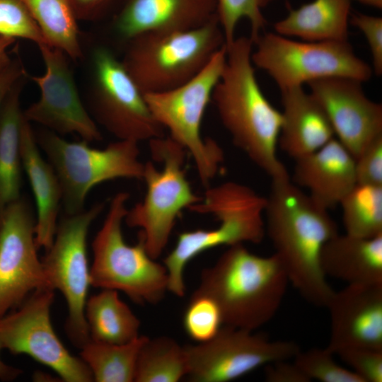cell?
Listing matches in <instances>:
<instances>
[{
    "mask_svg": "<svg viewBox=\"0 0 382 382\" xmlns=\"http://www.w3.org/2000/svg\"><path fill=\"white\" fill-rule=\"evenodd\" d=\"M16 39L8 36L0 35V70L5 67L11 60L10 48Z\"/></svg>",
    "mask_w": 382,
    "mask_h": 382,
    "instance_id": "41",
    "label": "cell"
},
{
    "mask_svg": "<svg viewBox=\"0 0 382 382\" xmlns=\"http://www.w3.org/2000/svg\"><path fill=\"white\" fill-rule=\"evenodd\" d=\"M252 62L280 91L331 77L368 81L371 66L345 41H296L277 33H262L253 43Z\"/></svg>",
    "mask_w": 382,
    "mask_h": 382,
    "instance_id": "10",
    "label": "cell"
},
{
    "mask_svg": "<svg viewBox=\"0 0 382 382\" xmlns=\"http://www.w3.org/2000/svg\"><path fill=\"white\" fill-rule=\"evenodd\" d=\"M47 44L70 59L82 56L78 21L69 0H23Z\"/></svg>",
    "mask_w": 382,
    "mask_h": 382,
    "instance_id": "27",
    "label": "cell"
},
{
    "mask_svg": "<svg viewBox=\"0 0 382 382\" xmlns=\"http://www.w3.org/2000/svg\"><path fill=\"white\" fill-rule=\"evenodd\" d=\"M338 356L363 382H382V349L349 347L338 350Z\"/></svg>",
    "mask_w": 382,
    "mask_h": 382,
    "instance_id": "35",
    "label": "cell"
},
{
    "mask_svg": "<svg viewBox=\"0 0 382 382\" xmlns=\"http://www.w3.org/2000/svg\"><path fill=\"white\" fill-rule=\"evenodd\" d=\"M226 47V64L212 97L233 144L270 178L288 175L277 156L282 117L259 86L250 37H236Z\"/></svg>",
    "mask_w": 382,
    "mask_h": 382,
    "instance_id": "2",
    "label": "cell"
},
{
    "mask_svg": "<svg viewBox=\"0 0 382 382\" xmlns=\"http://www.w3.org/2000/svg\"><path fill=\"white\" fill-rule=\"evenodd\" d=\"M126 42L121 61L144 94L185 83L226 45L217 16L195 28L146 32Z\"/></svg>",
    "mask_w": 382,
    "mask_h": 382,
    "instance_id": "5",
    "label": "cell"
},
{
    "mask_svg": "<svg viewBox=\"0 0 382 382\" xmlns=\"http://www.w3.org/2000/svg\"><path fill=\"white\" fill-rule=\"evenodd\" d=\"M35 226L33 210L23 197L0 216V317L34 291L51 288L37 255Z\"/></svg>",
    "mask_w": 382,
    "mask_h": 382,
    "instance_id": "16",
    "label": "cell"
},
{
    "mask_svg": "<svg viewBox=\"0 0 382 382\" xmlns=\"http://www.w3.org/2000/svg\"><path fill=\"white\" fill-rule=\"evenodd\" d=\"M54 291L37 289L0 317V343L13 354H25L50 368L64 381H93L86 364L69 352L54 332L50 318Z\"/></svg>",
    "mask_w": 382,
    "mask_h": 382,
    "instance_id": "14",
    "label": "cell"
},
{
    "mask_svg": "<svg viewBox=\"0 0 382 382\" xmlns=\"http://www.w3.org/2000/svg\"><path fill=\"white\" fill-rule=\"evenodd\" d=\"M351 0H313L274 25L275 33L305 41H345L348 39Z\"/></svg>",
    "mask_w": 382,
    "mask_h": 382,
    "instance_id": "24",
    "label": "cell"
},
{
    "mask_svg": "<svg viewBox=\"0 0 382 382\" xmlns=\"http://www.w3.org/2000/svg\"><path fill=\"white\" fill-rule=\"evenodd\" d=\"M149 144L152 158L162 168H157L151 161L144 163L141 180L146 194L127 210L124 221L140 228L148 253L156 260L166 248L179 214L201 197L192 191L186 178V151L169 137L153 139Z\"/></svg>",
    "mask_w": 382,
    "mask_h": 382,
    "instance_id": "9",
    "label": "cell"
},
{
    "mask_svg": "<svg viewBox=\"0 0 382 382\" xmlns=\"http://www.w3.org/2000/svg\"><path fill=\"white\" fill-rule=\"evenodd\" d=\"M362 81L331 77L307 83L327 115L337 139L356 158L382 136V105L365 94Z\"/></svg>",
    "mask_w": 382,
    "mask_h": 382,
    "instance_id": "17",
    "label": "cell"
},
{
    "mask_svg": "<svg viewBox=\"0 0 382 382\" xmlns=\"http://www.w3.org/2000/svg\"><path fill=\"white\" fill-rule=\"evenodd\" d=\"M25 75V67L18 57H12L11 62L0 70V110L11 88Z\"/></svg>",
    "mask_w": 382,
    "mask_h": 382,
    "instance_id": "40",
    "label": "cell"
},
{
    "mask_svg": "<svg viewBox=\"0 0 382 382\" xmlns=\"http://www.w3.org/2000/svg\"><path fill=\"white\" fill-rule=\"evenodd\" d=\"M38 48L45 71L31 77L40 96L23 110L25 119L61 136L76 134L89 143L101 141L98 126L80 97L69 64L71 59L49 45Z\"/></svg>",
    "mask_w": 382,
    "mask_h": 382,
    "instance_id": "15",
    "label": "cell"
},
{
    "mask_svg": "<svg viewBox=\"0 0 382 382\" xmlns=\"http://www.w3.org/2000/svg\"><path fill=\"white\" fill-rule=\"evenodd\" d=\"M149 337L139 335L124 344L91 340L81 349L80 358L97 382L134 381L139 353Z\"/></svg>",
    "mask_w": 382,
    "mask_h": 382,
    "instance_id": "28",
    "label": "cell"
},
{
    "mask_svg": "<svg viewBox=\"0 0 382 382\" xmlns=\"http://www.w3.org/2000/svg\"><path fill=\"white\" fill-rule=\"evenodd\" d=\"M0 35L48 45L23 0H0Z\"/></svg>",
    "mask_w": 382,
    "mask_h": 382,
    "instance_id": "34",
    "label": "cell"
},
{
    "mask_svg": "<svg viewBox=\"0 0 382 382\" xmlns=\"http://www.w3.org/2000/svg\"><path fill=\"white\" fill-rule=\"evenodd\" d=\"M3 349L0 343V352ZM21 371L16 367L8 365L2 361L0 357V380L3 381H11L16 379Z\"/></svg>",
    "mask_w": 382,
    "mask_h": 382,
    "instance_id": "42",
    "label": "cell"
},
{
    "mask_svg": "<svg viewBox=\"0 0 382 382\" xmlns=\"http://www.w3.org/2000/svg\"><path fill=\"white\" fill-rule=\"evenodd\" d=\"M279 360L265 366V379L268 382H309V378L294 362Z\"/></svg>",
    "mask_w": 382,
    "mask_h": 382,
    "instance_id": "39",
    "label": "cell"
},
{
    "mask_svg": "<svg viewBox=\"0 0 382 382\" xmlns=\"http://www.w3.org/2000/svg\"><path fill=\"white\" fill-rule=\"evenodd\" d=\"M339 205L345 233L366 238L382 235V186L357 183Z\"/></svg>",
    "mask_w": 382,
    "mask_h": 382,
    "instance_id": "30",
    "label": "cell"
},
{
    "mask_svg": "<svg viewBox=\"0 0 382 382\" xmlns=\"http://www.w3.org/2000/svg\"><path fill=\"white\" fill-rule=\"evenodd\" d=\"M35 136L58 177L67 215L83 211L88 194L100 183L117 178L142 180L144 163L137 141L117 139L98 149L85 140L69 141L46 129Z\"/></svg>",
    "mask_w": 382,
    "mask_h": 382,
    "instance_id": "8",
    "label": "cell"
},
{
    "mask_svg": "<svg viewBox=\"0 0 382 382\" xmlns=\"http://www.w3.org/2000/svg\"><path fill=\"white\" fill-rule=\"evenodd\" d=\"M289 284L275 254L260 256L237 244L202 272L194 293L216 302L224 325L255 330L275 316Z\"/></svg>",
    "mask_w": 382,
    "mask_h": 382,
    "instance_id": "3",
    "label": "cell"
},
{
    "mask_svg": "<svg viewBox=\"0 0 382 382\" xmlns=\"http://www.w3.org/2000/svg\"><path fill=\"white\" fill-rule=\"evenodd\" d=\"M334 354L327 347L300 351L294 362L310 381L321 382H363L352 371L340 366L334 360Z\"/></svg>",
    "mask_w": 382,
    "mask_h": 382,
    "instance_id": "33",
    "label": "cell"
},
{
    "mask_svg": "<svg viewBox=\"0 0 382 382\" xmlns=\"http://www.w3.org/2000/svg\"><path fill=\"white\" fill-rule=\"evenodd\" d=\"M276 0H216V16L223 31L226 45L236 38L235 33L239 21H248L250 37L254 43L263 33L266 20L262 10Z\"/></svg>",
    "mask_w": 382,
    "mask_h": 382,
    "instance_id": "31",
    "label": "cell"
},
{
    "mask_svg": "<svg viewBox=\"0 0 382 382\" xmlns=\"http://www.w3.org/2000/svg\"><path fill=\"white\" fill-rule=\"evenodd\" d=\"M187 374L184 346L166 336L148 338L138 355L134 381L177 382Z\"/></svg>",
    "mask_w": 382,
    "mask_h": 382,
    "instance_id": "29",
    "label": "cell"
},
{
    "mask_svg": "<svg viewBox=\"0 0 382 382\" xmlns=\"http://www.w3.org/2000/svg\"><path fill=\"white\" fill-rule=\"evenodd\" d=\"M20 146L22 167L36 206L35 242L38 248H43L46 250L51 246L57 228L62 201L61 185L52 165L42 157L31 123L25 117Z\"/></svg>",
    "mask_w": 382,
    "mask_h": 382,
    "instance_id": "21",
    "label": "cell"
},
{
    "mask_svg": "<svg viewBox=\"0 0 382 382\" xmlns=\"http://www.w3.org/2000/svg\"><path fill=\"white\" fill-rule=\"evenodd\" d=\"M255 330L223 325L211 340L185 345L187 376L195 382H228L300 351L288 340H271Z\"/></svg>",
    "mask_w": 382,
    "mask_h": 382,
    "instance_id": "13",
    "label": "cell"
},
{
    "mask_svg": "<svg viewBox=\"0 0 382 382\" xmlns=\"http://www.w3.org/2000/svg\"><path fill=\"white\" fill-rule=\"evenodd\" d=\"M216 16V0H124L113 28L127 41L146 32L195 28Z\"/></svg>",
    "mask_w": 382,
    "mask_h": 382,
    "instance_id": "19",
    "label": "cell"
},
{
    "mask_svg": "<svg viewBox=\"0 0 382 382\" xmlns=\"http://www.w3.org/2000/svg\"><path fill=\"white\" fill-rule=\"evenodd\" d=\"M220 309L210 297L193 293L183 316L186 334L193 340L207 342L223 326Z\"/></svg>",
    "mask_w": 382,
    "mask_h": 382,
    "instance_id": "32",
    "label": "cell"
},
{
    "mask_svg": "<svg viewBox=\"0 0 382 382\" xmlns=\"http://www.w3.org/2000/svg\"><path fill=\"white\" fill-rule=\"evenodd\" d=\"M325 277L352 284H382V235L366 238L337 234L320 255Z\"/></svg>",
    "mask_w": 382,
    "mask_h": 382,
    "instance_id": "23",
    "label": "cell"
},
{
    "mask_svg": "<svg viewBox=\"0 0 382 382\" xmlns=\"http://www.w3.org/2000/svg\"><path fill=\"white\" fill-rule=\"evenodd\" d=\"M90 339L124 344L137 337L140 320L119 297L117 291L103 289L91 296L85 307Z\"/></svg>",
    "mask_w": 382,
    "mask_h": 382,
    "instance_id": "26",
    "label": "cell"
},
{
    "mask_svg": "<svg viewBox=\"0 0 382 382\" xmlns=\"http://www.w3.org/2000/svg\"><path fill=\"white\" fill-rule=\"evenodd\" d=\"M129 199L126 192H119L112 198L92 242L91 285L121 291L139 304H156L168 291V272L163 264L149 255L139 233L135 245L125 241L122 225Z\"/></svg>",
    "mask_w": 382,
    "mask_h": 382,
    "instance_id": "6",
    "label": "cell"
},
{
    "mask_svg": "<svg viewBox=\"0 0 382 382\" xmlns=\"http://www.w3.org/2000/svg\"><path fill=\"white\" fill-rule=\"evenodd\" d=\"M328 346L332 353L349 347L382 349V284H347L334 291Z\"/></svg>",
    "mask_w": 382,
    "mask_h": 382,
    "instance_id": "18",
    "label": "cell"
},
{
    "mask_svg": "<svg viewBox=\"0 0 382 382\" xmlns=\"http://www.w3.org/2000/svg\"><path fill=\"white\" fill-rule=\"evenodd\" d=\"M226 59L225 45L188 81L169 90L144 94L156 121L191 156L204 187L216 175L224 158L220 146L212 139H204L200 129Z\"/></svg>",
    "mask_w": 382,
    "mask_h": 382,
    "instance_id": "7",
    "label": "cell"
},
{
    "mask_svg": "<svg viewBox=\"0 0 382 382\" xmlns=\"http://www.w3.org/2000/svg\"><path fill=\"white\" fill-rule=\"evenodd\" d=\"M265 197V234L291 284L312 306L326 308L334 290L320 265L328 241L338 234L328 209L294 184L286 175L272 178Z\"/></svg>",
    "mask_w": 382,
    "mask_h": 382,
    "instance_id": "1",
    "label": "cell"
},
{
    "mask_svg": "<svg viewBox=\"0 0 382 382\" xmlns=\"http://www.w3.org/2000/svg\"><path fill=\"white\" fill-rule=\"evenodd\" d=\"M280 91L283 110L278 146L285 154L296 160L335 137L325 112L303 86Z\"/></svg>",
    "mask_w": 382,
    "mask_h": 382,
    "instance_id": "22",
    "label": "cell"
},
{
    "mask_svg": "<svg viewBox=\"0 0 382 382\" xmlns=\"http://www.w3.org/2000/svg\"><path fill=\"white\" fill-rule=\"evenodd\" d=\"M296 161L292 182L326 209L339 205L357 183L355 158L333 138L316 151Z\"/></svg>",
    "mask_w": 382,
    "mask_h": 382,
    "instance_id": "20",
    "label": "cell"
},
{
    "mask_svg": "<svg viewBox=\"0 0 382 382\" xmlns=\"http://www.w3.org/2000/svg\"><path fill=\"white\" fill-rule=\"evenodd\" d=\"M361 4L370 6L376 8H382V0H357Z\"/></svg>",
    "mask_w": 382,
    "mask_h": 382,
    "instance_id": "43",
    "label": "cell"
},
{
    "mask_svg": "<svg viewBox=\"0 0 382 382\" xmlns=\"http://www.w3.org/2000/svg\"><path fill=\"white\" fill-rule=\"evenodd\" d=\"M124 0H69L79 21H93L120 6Z\"/></svg>",
    "mask_w": 382,
    "mask_h": 382,
    "instance_id": "38",
    "label": "cell"
},
{
    "mask_svg": "<svg viewBox=\"0 0 382 382\" xmlns=\"http://www.w3.org/2000/svg\"><path fill=\"white\" fill-rule=\"evenodd\" d=\"M265 197L238 183L207 187L201 199L190 210L212 215L219 226L178 234L175 247L163 260L168 277V291L179 297L184 296L185 268L200 253L220 245L260 243L265 236Z\"/></svg>",
    "mask_w": 382,
    "mask_h": 382,
    "instance_id": "4",
    "label": "cell"
},
{
    "mask_svg": "<svg viewBox=\"0 0 382 382\" xmlns=\"http://www.w3.org/2000/svg\"><path fill=\"white\" fill-rule=\"evenodd\" d=\"M26 77L27 74L13 86L0 110V216L21 197L20 145L24 117L21 97Z\"/></svg>",
    "mask_w": 382,
    "mask_h": 382,
    "instance_id": "25",
    "label": "cell"
},
{
    "mask_svg": "<svg viewBox=\"0 0 382 382\" xmlns=\"http://www.w3.org/2000/svg\"><path fill=\"white\" fill-rule=\"evenodd\" d=\"M92 79L88 110L95 122L118 140L138 143L163 137L164 129L154 118L139 89L108 48L92 53Z\"/></svg>",
    "mask_w": 382,
    "mask_h": 382,
    "instance_id": "11",
    "label": "cell"
},
{
    "mask_svg": "<svg viewBox=\"0 0 382 382\" xmlns=\"http://www.w3.org/2000/svg\"><path fill=\"white\" fill-rule=\"evenodd\" d=\"M355 172L357 183L382 186V136L355 158Z\"/></svg>",
    "mask_w": 382,
    "mask_h": 382,
    "instance_id": "37",
    "label": "cell"
},
{
    "mask_svg": "<svg viewBox=\"0 0 382 382\" xmlns=\"http://www.w3.org/2000/svg\"><path fill=\"white\" fill-rule=\"evenodd\" d=\"M349 23L364 34L372 57L373 73L382 74V18L360 13H351Z\"/></svg>",
    "mask_w": 382,
    "mask_h": 382,
    "instance_id": "36",
    "label": "cell"
},
{
    "mask_svg": "<svg viewBox=\"0 0 382 382\" xmlns=\"http://www.w3.org/2000/svg\"><path fill=\"white\" fill-rule=\"evenodd\" d=\"M103 207V203H97L87 210L66 214L58 223L53 242L42 260L50 286L60 291L66 301L67 335L72 343L80 348L90 340L85 318L91 285L87 236L91 224Z\"/></svg>",
    "mask_w": 382,
    "mask_h": 382,
    "instance_id": "12",
    "label": "cell"
}]
</instances>
